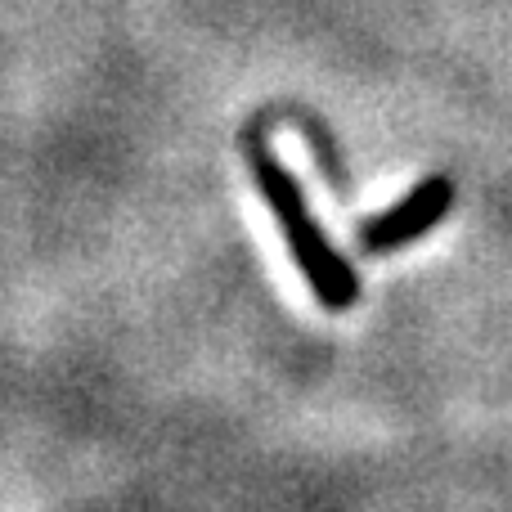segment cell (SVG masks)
I'll return each instance as SVG.
<instances>
[{
	"label": "cell",
	"instance_id": "6da1fadb",
	"mask_svg": "<svg viewBox=\"0 0 512 512\" xmlns=\"http://www.w3.org/2000/svg\"><path fill=\"white\" fill-rule=\"evenodd\" d=\"M248 171H252L256 189H261L265 207H270V216L279 221L283 243H288L292 261H297L306 288L315 292V301L324 310H333V315L351 310L355 301H360V279H355L351 261L333 248V239H328L324 225L310 212L301 180L283 167L279 153H274L261 135H248Z\"/></svg>",
	"mask_w": 512,
	"mask_h": 512
},
{
	"label": "cell",
	"instance_id": "7a4b0ae2",
	"mask_svg": "<svg viewBox=\"0 0 512 512\" xmlns=\"http://www.w3.org/2000/svg\"><path fill=\"white\" fill-rule=\"evenodd\" d=\"M450 212H454V180L450 176H427L423 185H414L400 203H391L387 212H378L373 221H364L360 234H355V243H360V252H369V256L409 248V243L423 239L432 225H441Z\"/></svg>",
	"mask_w": 512,
	"mask_h": 512
}]
</instances>
